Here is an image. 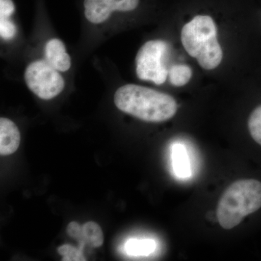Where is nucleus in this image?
<instances>
[{"instance_id":"nucleus-1","label":"nucleus","mask_w":261,"mask_h":261,"mask_svg":"<svg viewBox=\"0 0 261 261\" xmlns=\"http://www.w3.org/2000/svg\"><path fill=\"white\" fill-rule=\"evenodd\" d=\"M116 107L142 121L160 123L176 115L178 105L169 94L136 84L120 87L114 95Z\"/></svg>"},{"instance_id":"nucleus-2","label":"nucleus","mask_w":261,"mask_h":261,"mask_svg":"<svg viewBox=\"0 0 261 261\" xmlns=\"http://www.w3.org/2000/svg\"><path fill=\"white\" fill-rule=\"evenodd\" d=\"M260 210V180L244 178L231 184L221 196L218 204L217 219L221 227L231 229L247 216Z\"/></svg>"},{"instance_id":"nucleus-3","label":"nucleus","mask_w":261,"mask_h":261,"mask_svg":"<svg viewBox=\"0 0 261 261\" xmlns=\"http://www.w3.org/2000/svg\"><path fill=\"white\" fill-rule=\"evenodd\" d=\"M181 40L187 53L197 59L203 69L217 68L223 60V51L217 39V28L209 15H197L184 25Z\"/></svg>"},{"instance_id":"nucleus-4","label":"nucleus","mask_w":261,"mask_h":261,"mask_svg":"<svg viewBox=\"0 0 261 261\" xmlns=\"http://www.w3.org/2000/svg\"><path fill=\"white\" fill-rule=\"evenodd\" d=\"M168 50L167 43L163 41L146 42L136 57V70L139 78L151 81L158 85L164 83L168 75L164 61Z\"/></svg>"},{"instance_id":"nucleus-5","label":"nucleus","mask_w":261,"mask_h":261,"mask_svg":"<svg viewBox=\"0 0 261 261\" xmlns=\"http://www.w3.org/2000/svg\"><path fill=\"white\" fill-rule=\"evenodd\" d=\"M25 81L30 90L43 99L56 97L65 87L62 75L47 61L31 63L25 70Z\"/></svg>"},{"instance_id":"nucleus-6","label":"nucleus","mask_w":261,"mask_h":261,"mask_svg":"<svg viewBox=\"0 0 261 261\" xmlns=\"http://www.w3.org/2000/svg\"><path fill=\"white\" fill-rule=\"evenodd\" d=\"M20 143V134L14 122L0 118V154L10 155L16 152Z\"/></svg>"},{"instance_id":"nucleus-7","label":"nucleus","mask_w":261,"mask_h":261,"mask_svg":"<svg viewBox=\"0 0 261 261\" xmlns=\"http://www.w3.org/2000/svg\"><path fill=\"white\" fill-rule=\"evenodd\" d=\"M46 61L58 71L65 72L71 66V60L65 50V44L58 39H53L45 47Z\"/></svg>"},{"instance_id":"nucleus-8","label":"nucleus","mask_w":261,"mask_h":261,"mask_svg":"<svg viewBox=\"0 0 261 261\" xmlns=\"http://www.w3.org/2000/svg\"><path fill=\"white\" fill-rule=\"evenodd\" d=\"M85 16L92 23H101L107 20L116 11L115 0H84Z\"/></svg>"},{"instance_id":"nucleus-9","label":"nucleus","mask_w":261,"mask_h":261,"mask_svg":"<svg viewBox=\"0 0 261 261\" xmlns=\"http://www.w3.org/2000/svg\"><path fill=\"white\" fill-rule=\"evenodd\" d=\"M173 169L178 177L187 178L191 176L190 158L186 147L181 144H175L171 149Z\"/></svg>"},{"instance_id":"nucleus-10","label":"nucleus","mask_w":261,"mask_h":261,"mask_svg":"<svg viewBox=\"0 0 261 261\" xmlns=\"http://www.w3.org/2000/svg\"><path fill=\"white\" fill-rule=\"evenodd\" d=\"M84 245L93 247L102 246L104 243V235L99 225L94 221H89L82 225Z\"/></svg>"},{"instance_id":"nucleus-11","label":"nucleus","mask_w":261,"mask_h":261,"mask_svg":"<svg viewBox=\"0 0 261 261\" xmlns=\"http://www.w3.org/2000/svg\"><path fill=\"white\" fill-rule=\"evenodd\" d=\"M156 244L152 240L132 239L125 245L127 253L135 256H147L154 251Z\"/></svg>"},{"instance_id":"nucleus-12","label":"nucleus","mask_w":261,"mask_h":261,"mask_svg":"<svg viewBox=\"0 0 261 261\" xmlns=\"http://www.w3.org/2000/svg\"><path fill=\"white\" fill-rule=\"evenodd\" d=\"M171 83L176 87H183L191 80V68L187 65H175L168 71Z\"/></svg>"},{"instance_id":"nucleus-13","label":"nucleus","mask_w":261,"mask_h":261,"mask_svg":"<svg viewBox=\"0 0 261 261\" xmlns=\"http://www.w3.org/2000/svg\"><path fill=\"white\" fill-rule=\"evenodd\" d=\"M247 128L252 140L261 148V104L249 116Z\"/></svg>"},{"instance_id":"nucleus-14","label":"nucleus","mask_w":261,"mask_h":261,"mask_svg":"<svg viewBox=\"0 0 261 261\" xmlns=\"http://www.w3.org/2000/svg\"><path fill=\"white\" fill-rule=\"evenodd\" d=\"M82 249L77 248L69 244L61 245L58 249V253L63 257V261H85L87 259L84 256Z\"/></svg>"},{"instance_id":"nucleus-15","label":"nucleus","mask_w":261,"mask_h":261,"mask_svg":"<svg viewBox=\"0 0 261 261\" xmlns=\"http://www.w3.org/2000/svg\"><path fill=\"white\" fill-rule=\"evenodd\" d=\"M16 34L15 24L9 20V18H0V35L5 40L13 39Z\"/></svg>"},{"instance_id":"nucleus-16","label":"nucleus","mask_w":261,"mask_h":261,"mask_svg":"<svg viewBox=\"0 0 261 261\" xmlns=\"http://www.w3.org/2000/svg\"><path fill=\"white\" fill-rule=\"evenodd\" d=\"M67 232L70 238L75 239V240L80 243L81 249L83 248L84 246L83 238V229L82 226L77 223L76 221H72L67 226Z\"/></svg>"},{"instance_id":"nucleus-17","label":"nucleus","mask_w":261,"mask_h":261,"mask_svg":"<svg viewBox=\"0 0 261 261\" xmlns=\"http://www.w3.org/2000/svg\"><path fill=\"white\" fill-rule=\"evenodd\" d=\"M140 0H115L116 10L121 12L132 11L138 6Z\"/></svg>"},{"instance_id":"nucleus-18","label":"nucleus","mask_w":261,"mask_h":261,"mask_svg":"<svg viewBox=\"0 0 261 261\" xmlns=\"http://www.w3.org/2000/svg\"><path fill=\"white\" fill-rule=\"evenodd\" d=\"M14 11L15 5L12 0H0V18H8Z\"/></svg>"}]
</instances>
